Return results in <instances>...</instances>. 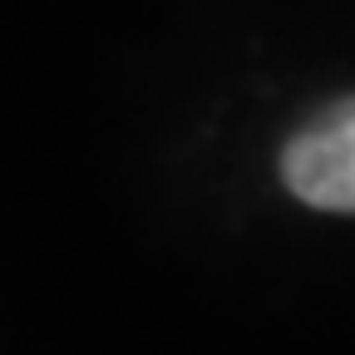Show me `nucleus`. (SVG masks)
<instances>
[{
	"label": "nucleus",
	"mask_w": 355,
	"mask_h": 355,
	"mask_svg": "<svg viewBox=\"0 0 355 355\" xmlns=\"http://www.w3.org/2000/svg\"><path fill=\"white\" fill-rule=\"evenodd\" d=\"M286 188L321 207V212H355V94L321 109L282 153Z\"/></svg>",
	"instance_id": "nucleus-1"
}]
</instances>
